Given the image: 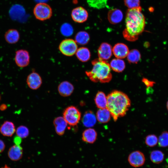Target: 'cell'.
Returning a JSON list of instances; mask_svg holds the SVG:
<instances>
[{
    "label": "cell",
    "instance_id": "obj_23",
    "mask_svg": "<svg viewBox=\"0 0 168 168\" xmlns=\"http://www.w3.org/2000/svg\"><path fill=\"white\" fill-rule=\"evenodd\" d=\"M110 112L106 108L99 109L96 114V118L98 121L103 123L109 122L110 119Z\"/></svg>",
    "mask_w": 168,
    "mask_h": 168
},
{
    "label": "cell",
    "instance_id": "obj_30",
    "mask_svg": "<svg viewBox=\"0 0 168 168\" xmlns=\"http://www.w3.org/2000/svg\"><path fill=\"white\" fill-rule=\"evenodd\" d=\"M16 136L21 138H27L29 133L28 128L24 125L19 126L16 129Z\"/></svg>",
    "mask_w": 168,
    "mask_h": 168
},
{
    "label": "cell",
    "instance_id": "obj_16",
    "mask_svg": "<svg viewBox=\"0 0 168 168\" xmlns=\"http://www.w3.org/2000/svg\"><path fill=\"white\" fill-rule=\"evenodd\" d=\"M107 17L108 20L110 23L115 24L122 21L123 17V15L120 10L113 9L109 11Z\"/></svg>",
    "mask_w": 168,
    "mask_h": 168
},
{
    "label": "cell",
    "instance_id": "obj_9",
    "mask_svg": "<svg viewBox=\"0 0 168 168\" xmlns=\"http://www.w3.org/2000/svg\"><path fill=\"white\" fill-rule=\"evenodd\" d=\"M26 82L28 87L31 89H38L42 84L41 77L37 72H33L27 77Z\"/></svg>",
    "mask_w": 168,
    "mask_h": 168
},
{
    "label": "cell",
    "instance_id": "obj_5",
    "mask_svg": "<svg viewBox=\"0 0 168 168\" xmlns=\"http://www.w3.org/2000/svg\"><path fill=\"white\" fill-rule=\"evenodd\" d=\"M33 13L37 19L43 21L50 18L52 12L49 5L45 3H39L34 8Z\"/></svg>",
    "mask_w": 168,
    "mask_h": 168
},
{
    "label": "cell",
    "instance_id": "obj_18",
    "mask_svg": "<svg viewBox=\"0 0 168 168\" xmlns=\"http://www.w3.org/2000/svg\"><path fill=\"white\" fill-rule=\"evenodd\" d=\"M6 41L11 44L17 43L20 38V35L18 31L15 29H10L7 30L4 35Z\"/></svg>",
    "mask_w": 168,
    "mask_h": 168
},
{
    "label": "cell",
    "instance_id": "obj_22",
    "mask_svg": "<svg viewBox=\"0 0 168 168\" xmlns=\"http://www.w3.org/2000/svg\"><path fill=\"white\" fill-rule=\"evenodd\" d=\"M94 100L96 106L99 109L106 108L107 98L103 92H98L95 96Z\"/></svg>",
    "mask_w": 168,
    "mask_h": 168
},
{
    "label": "cell",
    "instance_id": "obj_20",
    "mask_svg": "<svg viewBox=\"0 0 168 168\" xmlns=\"http://www.w3.org/2000/svg\"><path fill=\"white\" fill-rule=\"evenodd\" d=\"M97 133L94 129L89 128L85 130L82 133V140L86 142L93 143L96 139Z\"/></svg>",
    "mask_w": 168,
    "mask_h": 168
},
{
    "label": "cell",
    "instance_id": "obj_26",
    "mask_svg": "<svg viewBox=\"0 0 168 168\" xmlns=\"http://www.w3.org/2000/svg\"><path fill=\"white\" fill-rule=\"evenodd\" d=\"M25 10L21 6L14 5L12 7L10 11V15L13 19H18L25 14Z\"/></svg>",
    "mask_w": 168,
    "mask_h": 168
},
{
    "label": "cell",
    "instance_id": "obj_24",
    "mask_svg": "<svg viewBox=\"0 0 168 168\" xmlns=\"http://www.w3.org/2000/svg\"><path fill=\"white\" fill-rule=\"evenodd\" d=\"M110 65L113 71L118 72H122L125 67L124 62L121 59L118 58L112 59Z\"/></svg>",
    "mask_w": 168,
    "mask_h": 168
},
{
    "label": "cell",
    "instance_id": "obj_28",
    "mask_svg": "<svg viewBox=\"0 0 168 168\" xmlns=\"http://www.w3.org/2000/svg\"><path fill=\"white\" fill-rule=\"evenodd\" d=\"M127 57L129 62L132 63H137L141 58L140 53L138 50L135 49L129 51Z\"/></svg>",
    "mask_w": 168,
    "mask_h": 168
},
{
    "label": "cell",
    "instance_id": "obj_38",
    "mask_svg": "<svg viewBox=\"0 0 168 168\" xmlns=\"http://www.w3.org/2000/svg\"><path fill=\"white\" fill-rule=\"evenodd\" d=\"M7 108V106L5 104H2L0 106V110L2 111L5 110Z\"/></svg>",
    "mask_w": 168,
    "mask_h": 168
},
{
    "label": "cell",
    "instance_id": "obj_33",
    "mask_svg": "<svg viewBox=\"0 0 168 168\" xmlns=\"http://www.w3.org/2000/svg\"><path fill=\"white\" fill-rule=\"evenodd\" d=\"M158 138L154 134L147 135L146 138L145 142L146 144L150 147L156 146L158 143Z\"/></svg>",
    "mask_w": 168,
    "mask_h": 168
},
{
    "label": "cell",
    "instance_id": "obj_25",
    "mask_svg": "<svg viewBox=\"0 0 168 168\" xmlns=\"http://www.w3.org/2000/svg\"><path fill=\"white\" fill-rule=\"evenodd\" d=\"M90 36L88 33L85 31L78 32L75 36V41L77 43L81 45L87 44L90 40Z\"/></svg>",
    "mask_w": 168,
    "mask_h": 168
},
{
    "label": "cell",
    "instance_id": "obj_21",
    "mask_svg": "<svg viewBox=\"0 0 168 168\" xmlns=\"http://www.w3.org/2000/svg\"><path fill=\"white\" fill-rule=\"evenodd\" d=\"M75 54L78 59L83 62H87L91 57V53L89 49L85 47L78 48Z\"/></svg>",
    "mask_w": 168,
    "mask_h": 168
},
{
    "label": "cell",
    "instance_id": "obj_1",
    "mask_svg": "<svg viewBox=\"0 0 168 168\" xmlns=\"http://www.w3.org/2000/svg\"><path fill=\"white\" fill-rule=\"evenodd\" d=\"M145 17L142 12V8L128 9L126 14L125 28L123 31L124 38L130 41H134L144 31Z\"/></svg>",
    "mask_w": 168,
    "mask_h": 168
},
{
    "label": "cell",
    "instance_id": "obj_11",
    "mask_svg": "<svg viewBox=\"0 0 168 168\" xmlns=\"http://www.w3.org/2000/svg\"><path fill=\"white\" fill-rule=\"evenodd\" d=\"M112 53L111 45L108 43H103L98 50L99 58L106 61L111 58Z\"/></svg>",
    "mask_w": 168,
    "mask_h": 168
},
{
    "label": "cell",
    "instance_id": "obj_31",
    "mask_svg": "<svg viewBox=\"0 0 168 168\" xmlns=\"http://www.w3.org/2000/svg\"><path fill=\"white\" fill-rule=\"evenodd\" d=\"M158 143L159 146L161 147H168V132L164 131L159 136L158 138Z\"/></svg>",
    "mask_w": 168,
    "mask_h": 168
},
{
    "label": "cell",
    "instance_id": "obj_29",
    "mask_svg": "<svg viewBox=\"0 0 168 168\" xmlns=\"http://www.w3.org/2000/svg\"><path fill=\"white\" fill-rule=\"evenodd\" d=\"M91 7L97 9L104 8L107 5L108 0H87Z\"/></svg>",
    "mask_w": 168,
    "mask_h": 168
},
{
    "label": "cell",
    "instance_id": "obj_39",
    "mask_svg": "<svg viewBox=\"0 0 168 168\" xmlns=\"http://www.w3.org/2000/svg\"><path fill=\"white\" fill-rule=\"evenodd\" d=\"M36 2L39 3H45L48 0H35Z\"/></svg>",
    "mask_w": 168,
    "mask_h": 168
},
{
    "label": "cell",
    "instance_id": "obj_13",
    "mask_svg": "<svg viewBox=\"0 0 168 168\" xmlns=\"http://www.w3.org/2000/svg\"><path fill=\"white\" fill-rule=\"evenodd\" d=\"M23 154V149L20 145H14L9 149L7 155L9 159L14 161L20 160Z\"/></svg>",
    "mask_w": 168,
    "mask_h": 168
},
{
    "label": "cell",
    "instance_id": "obj_4",
    "mask_svg": "<svg viewBox=\"0 0 168 168\" xmlns=\"http://www.w3.org/2000/svg\"><path fill=\"white\" fill-rule=\"evenodd\" d=\"M63 115L67 124L71 126H74L77 125L79 122L81 114L77 107L70 106L64 110Z\"/></svg>",
    "mask_w": 168,
    "mask_h": 168
},
{
    "label": "cell",
    "instance_id": "obj_10",
    "mask_svg": "<svg viewBox=\"0 0 168 168\" xmlns=\"http://www.w3.org/2000/svg\"><path fill=\"white\" fill-rule=\"evenodd\" d=\"M87 11L82 7H79L74 8L72 11L71 16L75 22L82 23L85 21L88 17Z\"/></svg>",
    "mask_w": 168,
    "mask_h": 168
},
{
    "label": "cell",
    "instance_id": "obj_40",
    "mask_svg": "<svg viewBox=\"0 0 168 168\" xmlns=\"http://www.w3.org/2000/svg\"><path fill=\"white\" fill-rule=\"evenodd\" d=\"M1 168H10V167L7 165H5L4 166Z\"/></svg>",
    "mask_w": 168,
    "mask_h": 168
},
{
    "label": "cell",
    "instance_id": "obj_2",
    "mask_svg": "<svg viewBox=\"0 0 168 168\" xmlns=\"http://www.w3.org/2000/svg\"><path fill=\"white\" fill-rule=\"evenodd\" d=\"M106 108L114 121L124 116L131 105V101L128 96L121 91L115 90L107 96Z\"/></svg>",
    "mask_w": 168,
    "mask_h": 168
},
{
    "label": "cell",
    "instance_id": "obj_8",
    "mask_svg": "<svg viewBox=\"0 0 168 168\" xmlns=\"http://www.w3.org/2000/svg\"><path fill=\"white\" fill-rule=\"evenodd\" d=\"M128 161L132 166L138 167L144 165L145 158L143 153L140 151H136L130 154L128 157Z\"/></svg>",
    "mask_w": 168,
    "mask_h": 168
},
{
    "label": "cell",
    "instance_id": "obj_19",
    "mask_svg": "<svg viewBox=\"0 0 168 168\" xmlns=\"http://www.w3.org/2000/svg\"><path fill=\"white\" fill-rule=\"evenodd\" d=\"M96 117L93 112L90 110L85 112L82 119V122L83 125L87 127L93 126L96 121Z\"/></svg>",
    "mask_w": 168,
    "mask_h": 168
},
{
    "label": "cell",
    "instance_id": "obj_27",
    "mask_svg": "<svg viewBox=\"0 0 168 168\" xmlns=\"http://www.w3.org/2000/svg\"><path fill=\"white\" fill-rule=\"evenodd\" d=\"M150 158L151 161L156 164H159L162 162L164 158V153L159 150H154L150 153Z\"/></svg>",
    "mask_w": 168,
    "mask_h": 168
},
{
    "label": "cell",
    "instance_id": "obj_14",
    "mask_svg": "<svg viewBox=\"0 0 168 168\" xmlns=\"http://www.w3.org/2000/svg\"><path fill=\"white\" fill-rule=\"evenodd\" d=\"M58 90L60 95L63 97H67L72 94L74 90V87L70 82L64 81L58 85Z\"/></svg>",
    "mask_w": 168,
    "mask_h": 168
},
{
    "label": "cell",
    "instance_id": "obj_41",
    "mask_svg": "<svg viewBox=\"0 0 168 168\" xmlns=\"http://www.w3.org/2000/svg\"><path fill=\"white\" fill-rule=\"evenodd\" d=\"M166 108L167 110H168V100L167 101L166 103Z\"/></svg>",
    "mask_w": 168,
    "mask_h": 168
},
{
    "label": "cell",
    "instance_id": "obj_3",
    "mask_svg": "<svg viewBox=\"0 0 168 168\" xmlns=\"http://www.w3.org/2000/svg\"><path fill=\"white\" fill-rule=\"evenodd\" d=\"M91 63L93 65L92 70L85 72L91 81L105 83L110 81L112 75L111 73V68L108 63L106 61L99 58L93 60Z\"/></svg>",
    "mask_w": 168,
    "mask_h": 168
},
{
    "label": "cell",
    "instance_id": "obj_7",
    "mask_svg": "<svg viewBox=\"0 0 168 168\" xmlns=\"http://www.w3.org/2000/svg\"><path fill=\"white\" fill-rule=\"evenodd\" d=\"M14 60L16 65L20 68H24L29 64L30 56L29 52L25 49H21L15 52Z\"/></svg>",
    "mask_w": 168,
    "mask_h": 168
},
{
    "label": "cell",
    "instance_id": "obj_37",
    "mask_svg": "<svg viewBox=\"0 0 168 168\" xmlns=\"http://www.w3.org/2000/svg\"><path fill=\"white\" fill-rule=\"evenodd\" d=\"M5 148V144L2 140L0 139V153H2Z\"/></svg>",
    "mask_w": 168,
    "mask_h": 168
},
{
    "label": "cell",
    "instance_id": "obj_34",
    "mask_svg": "<svg viewBox=\"0 0 168 168\" xmlns=\"http://www.w3.org/2000/svg\"><path fill=\"white\" fill-rule=\"evenodd\" d=\"M124 1L125 5L129 9L140 7V0H124Z\"/></svg>",
    "mask_w": 168,
    "mask_h": 168
},
{
    "label": "cell",
    "instance_id": "obj_12",
    "mask_svg": "<svg viewBox=\"0 0 168 168\" xmlns=\"http://www.w3.org/2000/svg\"><path fill=\"white\" fill-rule=\"evenodd\" d=\"M113 53L117 58L122 59L126 57L129 53L128 47L125 44L118 43L112 48Z\"/></svg>",
    "mask_w": 168,
    "mask_h": 168
},
{
    "label": "cell",
    "instance_id": "obj_17",
    "mask_svg": "<svg viewBox=\"0 0 168 168\" xmlns=\"http://www.w3.org/2000/svg\"><path fill=\"white\" fill-rule=\"evenodd\" d=\"M56 132L59 135H63L65 132L67 124L63 118L58 117L55 118L53 121Z\"/></svg>",
    "mask_w": 168,
    "mask_h": 168
},
{
    "label": "cell",
    "instance_id": "obj_42",
    "mask_svg": "<svg viewBox=\"0 0 168 168\" xmlns=\"http://www.w3.org/2000/svg\"><path fill=\"white\" fill-rule=\"evenodd\" d=\"M0 99H1V97H0Z\"/></svg>",
    "mask_w": 168,
    "mask_h": 168
},
{
    "label": "cell",
    "instance_id": "obj_35",
    "mask_svg": "<svg viewBox=\"0 0 168 168\" xmlns=\"http://www.w3.org/2000/svg\"><path fill=\"white\" fill-rule=\"evenodd\" d=\"M142 81L147 88L152 87L155 83L154 82L150 81L145 78H143Z\"/></svg>",
    "mask_w": 168,
    "mask_h": 168
},
{
    "label": "cell",
    "instance_id": "obj_36",
    "mask_svg": "<svg viewBox=\"0 0 168 168\" xmlns=\"http://www.w3.org/2000/svg\"><path fill=\"white\" fill-rule=\"evenodd\" d=\"M21 138L16 136L13 138V142L15 145H20L22 142Z\"/></svg>",
    "mask_w": 168,
    "mask_h": 168
},
{
    "label": "cell",
    "instance_id": "obj_15",
    "mask_svg": "<svg viewBox=\"0 0 168 168\" xmlns=\"http://www.w3.org/2000/svg\"><path fill=\"white\" fill-rule=\"evenodd\" d=\"M14 124L9 121H6L0 127V133L6 137H11L16 132Z\"/></svg>",
    "mask_w": 168,
    "mask_h": 168
},
{
    "label": "cell",
    "instance_id": "obj_32",
    "mask_svg": "<svg viewBox=\"0 0 168 168\" xmlns=\"http://www.w3.org/2000/svg\"><path fill=\"white\" fill-rule=\"evenodd\" d=\"M62 34L65 36H69L73 33V28L72 26L68 23H65L62 25L60 28Z\"/></svg>",
    "mask_w": 168,
    "mask_h": 168
},
{
    "label": "cell",
    "instance_id": "obj_6",
    "mask_svg": "<svg viewBox=\"0 0 168 168\" xmlns=\"http://www.w3.org/2000/svg\"><path fill=\"white\" fill-rule=\"evenodd\" d=\"M58 48L63 55L71 56L74 55L77 49V46L75 40L71 39H67L60 43Z\"/></svg>",
    "mask_w": 168,
    "mask_h": 168
}]
</instances>
